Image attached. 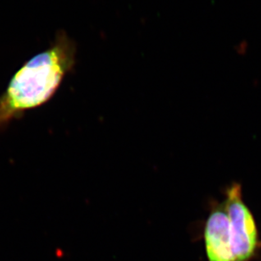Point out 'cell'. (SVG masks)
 <instances>
[{
	"label": "cell",
	"mask_w": 261,
	"mask_h": 261,
	"mask_svg": "<svg viewBox=\"0 0 261 261\" xmlns=\"http://www.w3.org/2000/svg\"><path fill=\"white\" fill-rule=\"evenodd\" d=\"M76 43L64 30L50 47L27 61L0 95V128L49 100L75 64Z\"/></svg>",
	"instance_id": "obj_1"
},
{
	"label": "cell",
	"mask_w": 261,
	"mask_h": 261,
	"mask_svg": "<svg viewBox=\"0 0 261 261\" xmlns=\"http://www.w3.org/2000/svg\"><path fill=\"white\" fill-rule=\"evenodd\" d=\"M229 219L231 244L236 261H251L261 248L254 216L244 203L240 184L229 187L224 200Z\"/></svg>",
	"instance_id": "obj_2"
},
{
	"label": "cell",
	"mask_w": 261,
	"mask_h": 261,
	"mask_svg": "<svg viewBox=\"0 0 261 261\" xmlns=\"http://www.w3.org/2000/svg\"><path fill=\"white\" fill-rule=\"evenodd\" d=\"M204 240L208 261H236L224 201L214 207L207 219Z\"/></svg>",
	"instance_id": "obj_3"
}]
</instances>
